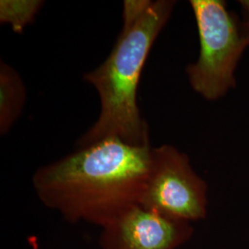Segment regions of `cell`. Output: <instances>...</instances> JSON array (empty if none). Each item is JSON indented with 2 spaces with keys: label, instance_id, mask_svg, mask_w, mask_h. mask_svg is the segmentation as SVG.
I'll return each instance as SVG.
<instances>
[{
  "label": "cell",
  "instance_id": "cell-7",
  "mask_svg": "<svg viewBox=\"0 0 249 249\" xmlns=\"http://www.w3.org/2000/svg\"><path fill=\"white\" fill-rule=\"evenodd\" d=\"M40 0H1L0 22L9 24L16 34H21L31 24L44 6Z\"/></svg>",
  "mask_w": 249,
  "mask_h": 249
},
{
  "label": "cell",
  "instance_id": "cell-2",
  "mask_svg": "<svg viewBox=\"0 0 249 249\" xmlns=\"http://www.w3.org/2000/svg\"><path fill=\"white\" fill-rule=\"evenodd\" d=\"M175 1H152L132 26L122 28L111 53L83 80L98 93V118L79 141L80 148L108 138L132 145L150 144L148 124L138 105V89L145 63L155 40L167 23Z\"/></svg>",
  "mask_w": 249,
  "mask_h": 249
},
{
  "label": "cell",
  "instance_id": "cell-1",
  "mask_svg": "<svg viewBox=\"0 0 249 249\" xmlns=\"http://www.w3.org/2000/svg\"><path fill=\"white\" fill-rule=\"evenodd\" d=\"M151 144L108 138L36 170L33 186L46 208L70 223L100 228L140 205L151 162Z\"/></svg>",
  "mask_w": 249,
  "mask_h": 249
},
{
  "label": "cell",
  "instance_id": "cell-3",
  "mask_svg": "<svg viewBox=\"0 0 249 249\" xmlns=\"http://www.w3.org/2000/svg\"><path fill=\"white\" fill-rule=\"evenodd\" d=\"M200 51L187 69L191 87L203 98H221L233 87L234 71L249 45V33L241 32L235 18L221 0H191Z\"/></svg>",
  "mask_w": 249,
  "mask_h": 249
},
{
  "label": "cell",
  "instance_id": "cell-6",
  "mask_svg": "<svg viewBox=\"0 0 249 249\" xmlns=\"http://www.w3.org/2000/svg\"><path fill=\"white\" fill-rule=\"evenodd\" d=\"M24 81L12 66L0 62V134L9 132L21 115L26 104Z\"/></svg>",
  "mask_w": 249,
  "mask_h": 249
},
{
  "label": "cell",
  "instance_id": "cell-4",
  "mask_svg": "<svg viewBox=\"0 0 249 249\" xmlns=\"http://www.w3.org/2000/svg\"><path fill=\"white\" fill-rule=\"evenodd\" d=\"M207 184L187 155L172 145L152 148L140 205L157 213L192 223L207 215Z\"/></svg>",
  "mask_w": 249,
  "mask_h": 249
},
{
  "label": "cell",
  "instance_id": "cell-8",
  "mask_svg": "<svg viewBox=\"0 0 249 249\" xmlns=\"http://www.w3.org/2000/svg\"><path fill=\"white\" fill-rule=\"evenodd\" d=\"M151 0H124L122 9V28H128L136 23L150 9Z\"/></svg>",
  "mask_w": 249,
  "mask_h": 249
},
{
  "label": "cell",
  "instance_id": "cell-5",
  "mask_svg": "<svg viewBox=\"0 0 249 249\" xmlns=\"http://www.w3.org/2000/svg\"><path fill=\"white\" fill-rule=\"evenodd\" d=\"M101 249H178L193 235L191 223L136 205L101 228Z\"/></svg>",
  "mask_w": 249,
  "mask_h": 249
},
{
  "label": "cell",
  "instance_id": "cell-9",
  "mask_svg": "<svg viewBox=\"0 0 249 249\" xmlns=\"http://www.w3.org/2000/svg\"><path fill=\"white\" fill-rule=\"evenodd\" d=\"M244 6H245L246 10H247V12H248V21H247L246 29H247V31L249 33V2H247L246 4H244Z\"/></svg>",
  "mask_w": 249,
  "mask_h": 249
}]
</instances>
